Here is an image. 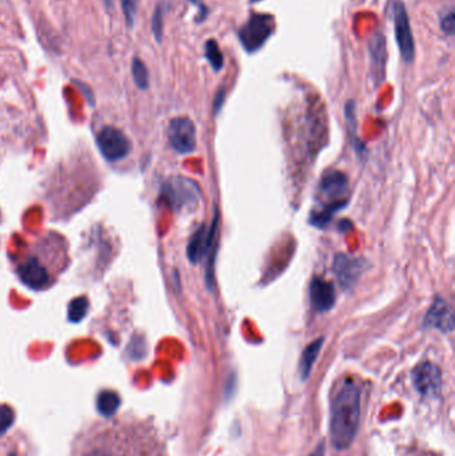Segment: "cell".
Segmentation results:
<instances>
[{"label": "cell", "mask_w": 455, "mask_h": 456, "mask_svg": "<svg viewBox=\"0 0 455 456\" xmlns=\"http://www.w3.org/2000/svg\"><path fill=\"white\" fill-rule=\"evenodd\" d=\"M394 29L399 52L406 63H411L415 56V45L406 7L402 1H396L394 6Z\"/></svg>", "instance_id": "cell-8"}, {"label": "cell", "mask_w": 455, "mask_h": 456, "mask_svg": "<svg viewBox=\"0 0 455 456\" xmlns=\"http://www.w3.org/2000/svg\"><path fill=\"white\" fill-rule=\"evenodd\" d=\"M122 1V8H123V14L126 17L127 26L131 29L135 23V15L138 11V6H139V0H121Z\"/></svg>", "instance_id": "cell-23"}, {"label": "cell", "mask_w": 455, "mask_h": 456, "mask_svg": "<svg viewBox=\"0 0 455 456\" xmlns=\"http://www.w3.org/2000/svg\"><path fill=\"white\" fill-rule=\"evenodd\" d=\"M201 196L199 186L185 176H173L167 179L160 189V199L178 212L195 210L199 205Z\"/></svg>", "instance_id": "cell-3"}, {"label": "cell", "mask_w": 455, "mask_h": 456, "mask_svg": "<svg viewBox=\"0 0 455 456\" xmlns=\"http://www.w3.org/2000/svg\"><path fill=\"white\" fill-rule=\"evenodd\" d=\"M363 268H364L363 260L348 256L346 253L337 255L332 265L334 274L344 290L351 288L358 282Z\"/></svg>", "instance_id": "cell-11"}, {"label": "cell", "mask_w": 455, "mask_h": 456, "mask_svg": "<svg viewBox=\"0 0 455 456\" xmlns=\"http://www.w3.org/2000/svg\"><path fill=\"white\" fill-rule=\"evenodd\" d=\"M412 382L415 388L424 396L434 398L440 390V368L433 363H421L412 371Z\"/></svg>", "instance_id": "cell-9"}, {"label": "cell", "mask_w": 455, "mask_h": 456, "mask_svg": "<svg viewBox=\"0 0 455 456\" xmlns=\"http://www.w3.org/2000/svg\"><path fill=\"white\" fill-rule=\"evenodd\" d=\"M424 456H431V455H424Z\"/></svg>", "instance_id": "cell-27"}, {"label": "cell", "mask_w": 455, "mask_h": 456, "mask_svg": "<svg viewBox=\"0 0 455 456\" xmlns=\"http://www.w3.org/2000/svg\"><path fill=\"white\" fill-rule=\"evenodd\" d=\"M169 142L180 155H189L196 150V129L189 118H175L167 129Z\"/></svg>", "instance_id": "cell-7"}, {"label": "cell", "mask_w": 455, "mask_h": 456, "mask_svg": "<svg viewBox=\"0 0 455 456\" xmlns=\"http://www.w3.org/2000/svg\"><path fill=\"white\" fill-rule=\"evenodd\" d=\"M17 275L22 283L32 290H43L49 283L47 269L40 265L38 259H27L17 268Z\"/></svg>", "instance_id": "cell-13"}, {"label": "cell", "mask_w": 455, "mask_h": 456, "mask_svg": "<svg viewBox=\"0 0 455 456\" xmlns=\"http://www.w3.org/2000/svg\"><path fill=\"white\" fill-rule=\"evenodd\" d=\"M204 55H206V59L210 62L215 71H219L223 68V55H222L215 40H213V39L207 40V43L204 46Z\"/></svg>", "instance_id": "cell-21"}, {"label": "cell", "mask_w": 455, "mask_h": 456, "mask_svg": "<svg viewBox=\"0 0 455 456\" xmlns=\"http://www.w3.org/2000/svg\"><path fill=\"white\" fill-rule=\"evenodd\" d=\"M131 72H132V78H134L135 84L138 86V88L147 90L148 84H150V77H148V70H147L146 64L143 63V61L135 58L131 64Z\"/></svg>", "instance_id": "cell-19"}, {"label": "cell", "mask_w": 455, "mask_h": 456, "mask_svg": "<svg viewBox=\"0 0 455 456\" xmlns=\"http://www.w3.org/2000/svg\"><path fill=\"white\" fill-rule=\"evenodd\" d=\"M96 143L100 154L110 162L121 160L131 151L130 139L123 134V131L112 126L103 127L99 131Z\"/></svg>", "instance_id": "cell-6"}, {"label": "cell", "mask_w": 455, "mask_h": 456, "mask_svg": "<svg viewBox=\"0 0 455 456\" xmlns=\"http://www.w3.org/2000/svg\"><path fill=\"white\" fill-rule=\"evenodd\" d=\"M275 20L268 14H252L239 30L240 45L247 52H256L263 47L267 39L274 33Z\"/></svg>", "instance_id": "cell-4"}, {"label": "cell", "mask_w": 455, "mask_h": 456, "mask_svg": "<svg viewBox=\"0 0 455 456\" xmlns=\"http://www.w3.org/2000/svg\"><path fill=\"white\" fill-rule=\"evenodd\" d=\"M323 342H325V339L319 338V339L314 340L311 345H309L304 348L302 359H300V375H302V379H306L310 375V371H311L315 361H316L318 355H319L321 349H322Z\"/></svg>", "instance_id": "cell-15"}, {"label": "cell", "mask_w": 455, "mask_h": 456, "mask_svg": "<svg viewBox=\"0 0 455 456\" xmlns=\"http://www.w3.org/2000/svg\"><path fill=\"white\" fill-rule=\"evenodd\" d=\"M72 456H160L155 435L130 418L95 422L74 443Z\"/></svg>", "instance_id": "cell-1"}, {"label": "cell", "mask_w": 455, "mask_h": 456, "mask_svg": "<svg viewBox=\"0 0 455 456\" xmlns=\"http://www.w3.org/2000/svg\"><path fill=\"white\" fill-rule=\"evenodd\" d=\"M440 29L446 35H453L455 30V16L454 10L445 11L440 15Z\"/></svg>", "instance_id": "cell-25"}, {"label": "cell", "mask_w": 455, "mask_h": 456, "mask_svg": "<svg viewBox=\"0 0 455 456\" xmlns=\"http://www.w3.org/2000/svg\"><path fill=\"white\" fill-rule=\"evenodd\" d=\"M88 307H90L88 300L86 299L84 297H79V298L71 300L70 304H68V319H70V322H72V323L82 322L87 315Z\"/></svg>", "instance_id": "cell-18"}, {"label": "cell", "mask_w": 455, "mask_h": 456, "mask_svg": "<svg viewBox=\"0 0 455 456\" xmlns=\"http://www.w3.org/2000/svg\"><path fill=\"white\" fill-rule=\"evenodd\" d=\"M119 395L114 391H102L98 395V409L102 415L112 416L119 407Z\"/></svg>", "instance_id": "cell-16"}, {"label": "cell", "mask_w": 455, "mask_h": 456, "mask_svg": "<svg viewBox=\"0 0 455 456\" xmlns=\"http://www.w3.org/2000/svg\"><path fill=\"white\" fill-rule=\"evenodd\" d=\"M164 14H166V6H164V3H159L155 11H154L153 20H151L153 33H154L157 43H160L162 38H163V17H164Z\"/></svg>", "instance_id": "cell-22"}, {"label": "cell", "mask_w": 455, "mask_h": 456, "mask_svg": "<svg viewBox=\"0 0 455 456\" xmlns=\"http://www.w3.org/2000/svg\"><path fill=\"white\" fill-rule=\"evenodd\" d=\"M347 205V201H344V202H335V203H330L329 205H326V208L321 212H316L313 215L311 218V224L318 227V228H325L327 224H329L334 214L339 210H342L345 205Z\"/></svg>", "instance_id": "cell-17"}, {"label": "cell", "mask_w": 455, "mask_h": 456, "mask_svg": "<svg viewBox=\"0 0 455 456\" xmlns=\"http://www.w3.org/2000/svg\"><path fill=\"white\" fill-rule=\"evenodd\" d=\"M424 329H437L440 332L449 333L454 330V311L446 300L437 299L426 313L424 319Z\"/></svg>", "instance_id": "cell-10"}, {"label": "cell", "mask_w": 455, "mask_h": 456, "mask_svg": "<svg viewBox=\"0 0 455 456\" xmlns=\"http://www.w3.org/2000/svg\"><path fill=\"white\" fill-rule=\"evenodd\" d=\"M310 299L315 311L327 313L337 301L334 285L322 278H314L310 284Z\"/></svg>", "instance_id": "cell-12"}, {"label": "cell", "mask_w": 455, "mask_h": 456, "mask_svg": "<svg viewBox=\"0 0 455 456\" xmlns=\"http://www.w3.org/2000/svg\"><path fill=\"white\" fill-rule=\"evenodd\" d=\"M348 189V179L345 173L339 171H330L325 173L321 182V192L329 201L341 202L339 198L344 196Z\"/></svg>", "instance_id": "cell-14"}, {"label": "cell", "mask_w": 455, "mask_h": 456, "mask_svg": "<svg viewBox=\"0 0 455 456\" xmlns=\"http://www.w3.org/2000/svg\"><path fill=\"white\" fill-rule=\"evenodd\" d=\"M15 420L14 411L8 406H0V434H4Z\"/></svg>", "instance_id": "cell-24"}, {"label": "cell", "mask_w": 455, "mask_h": 456, "mask_svg": "<svg viewBox=\"0 0 455 456\" xmlns=\"http://www.w3.org/2000/svg\"><path fill=\"white\" fill-rule=\"evenodd\" d=\"M223 99H224V93H223V91H219V93L217 94V97H215V113H218L220 109H222Z\"/></svg>", "instance_id": "cell-26"}, {"label": "cell", "mask_w": 455, "mask_h": 456, "mask_svg": "<svg viewBox=\"0 0 455 456\" xmlns=\"http://www.w3.org/2000/svg\"><path fill=\"white\" fill-rule=\"evenodd\" d=\"M218 223L219 217L215 210V215L211 226L202 224L191 236L187 244V258L190 263L196 265L203 260L204 256L208 255L210 260L215 259L217 255V237H218Z\"/></svg>", "instance_id": "cell-5"}, {"label": "cell", "mask_w": 455, "mask_h": 456, "mask_svg": "<svg viewBox=\"0 0 455 456\" xmlns=\"http://www.w3.org/2000/svg\"><path fill=\"white\" fill-rule=\"evenodd\" d=\"M370 55L374 64H382L385 65V59H386V42L383 35L378 33L376 35L371 42H370Z\"/></svg>", "instance_id": "cell-20"}, {"label": "cell", "mask_w": 455, "mask_h": 456, "mask_svg": "<svg viewBox=\"0 0 455 456\" xmlns=\"http://www.w3.org/2000/svg\"><path fill=\"white\" fill-rule=\"evenodd\" d=\"M361 419V390L358 384L346 379L335 395L331 409V441L335 448L351 446L358 432Z\"/></svg>", "instance_id": "cell-2"}]
</instances>
